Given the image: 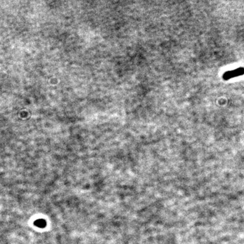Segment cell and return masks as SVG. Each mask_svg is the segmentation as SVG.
I'll return each instance as SVG.
<instances>
[{"mask_svg": "<svg viewBox=\"0 0 244 244\" xmlns=\"http://www.w3.org/2000/svg\"><path fill=\"white\" fill-rule=\"evenodd\" d=\"M34 224L36 227L39 228H45L46 226V222L43 219H38L34 222Z\"/></svg>", "mask_w": 244, "mask_h": 244, "instance_id": "obj_2", "label": "cell"}, {"mask_svg": "<svg viewBox=\"0 0 244 244\" xmlns=\"http://www.w3.org/2000/svg\"><path fill=\"white\" fill-rule=\"evenodd\" d=\"M243 74H244V68L241 67L235 69V70L229 71L224 73V75H223V78L224 80L227 81V80H228L235 77H237V76L242 75Z\"/></svg>", "mask_w": 244, "mask_h": 244, "instance_id": "obj_1", "label": "cell"}]
</instances>
